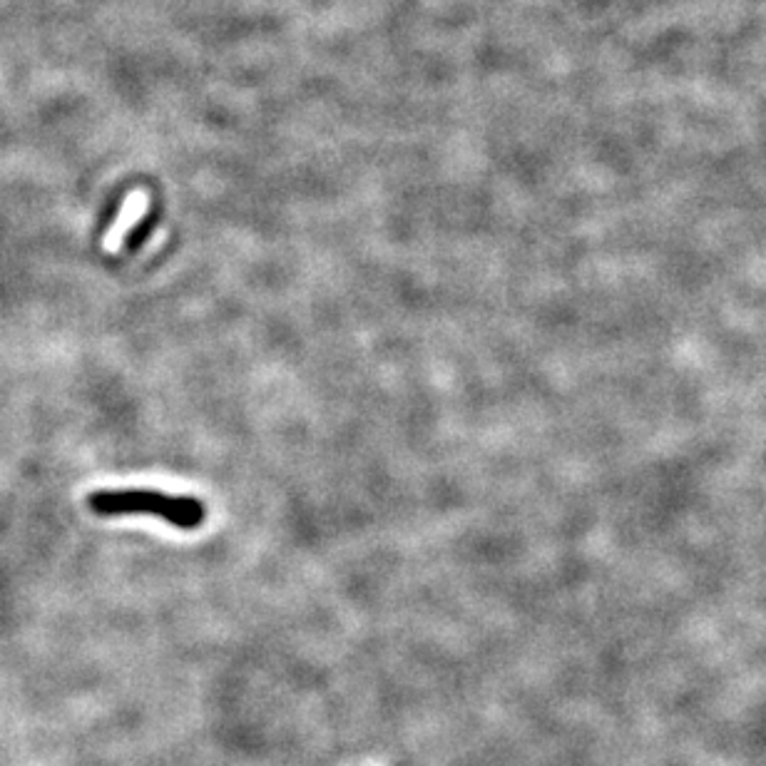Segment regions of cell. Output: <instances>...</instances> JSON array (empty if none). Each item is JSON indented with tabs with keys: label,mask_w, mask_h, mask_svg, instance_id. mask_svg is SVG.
Masks as SVG:
<instances>
[{
	"label": "cell",
	"mask_w": 766,
	"mask_h": 766,
	"mask_svg": "<svg viewBox=\"0 0 766 766\" xmlns=\"http://www.w3.org/2000/svg\"><path fill=\"white\" fill-rule=\"evenodd\" d=\"M97 515H157L182 530H194L207 518V508L197 498L155 493V490H100L90 495Z\"/></svg>",
	"instance_id": "cell-1"
},
{
	"label": "cell",
	"mask_w": 766,
	"mask_h": 766,
	"mask_svg": "<svg viewBox=\"0 0 766 766\" xmlns=\"http://www.w3.org/2000/svg\"><path fill=\"white\" fill-rule=\"evenodd\" d=\"M147 202H150V199H147V194L142 192H132L130 197H127V202L122 204L120 214H117L115 224H112L110 232H107L105 237V247L110 249V252H115V249L122 244V239L132 232V227L145 217Z\"/></svg>",
	"instance_id": "cell-2"
}]
</instances>
